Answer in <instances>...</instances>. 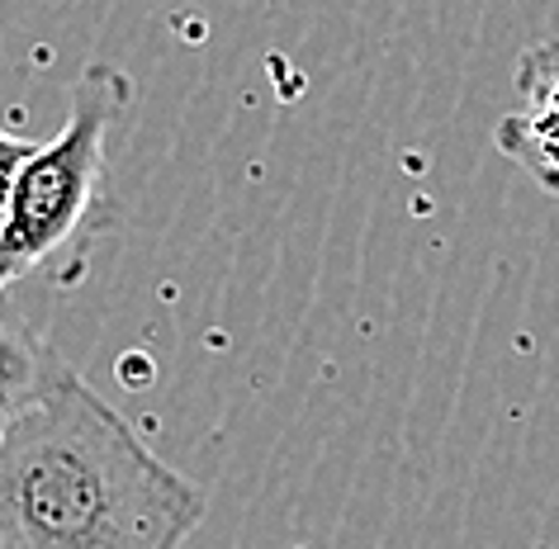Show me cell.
I'll use <instances>...</instances> for the list:
<instances>
[{"label":"cell","mask_w":559,"mask_h":549,"mask_svg":"<svg viewBox=\"0 0 559 549\" xmlns=\"http://www.w3.org/2000/svg\"><path fill=\"white\" fill-rule=\"evenodd\" d=\"M62 356L38 336L24 318L0 313V441L10 427L44 398V389L58 379Z\"/></svg>","instance_id":"4"},{"label":"cell","mask_w":559,"mask_h":549,"mask_svg":"<svg viewBox=\"0 0 559 549\" xmlns=\"http://www.w3.org/2000/svg\"><path fill=\"white\" fill-rule=\"evenodd\" d=\"M38 143H29V138H20V133H10V129H0V204H5V194H10V180H15V171L24 162H29V152Z\"/></svg>","instance_id":"5"},{"label":"cell","mask_w":559,"mask_h":549,"mask_svg":"<svg viewBox=\"0 0 559 549\" xmlns=\"http://www.w3.org/2000/svg\"><path fill=\"white\" fill-rule=\"evenodd\" d=\"M512 81H516L522 105L512 115H502L493 143L540 190L559 194V38L531 44L516 58Z\"/></svg>","instance_id":"3"},{"label":"cell","mask_w":559,"mask_h":549,"mask_svg":"<svg viewBox=\"0 0 559 549\" xmlns=\"http://www.w3.org/2000/svg\"><path fill=\"white\" fill-rule=\"evenodd\" d=\"M133 81L115 62H86L58 138L38 143L0 204V299L48 265L95 218L109 176V133L129 115Z\"/></svg>","instance_id":"2"},{"label":"cell","mask_w":559,"mask_h":549,"mask_svg":"<svg viewBox=\"0 0 559 549\" xmlns=\"http://www.w3.org/2000/svg\"><path fill=\"white\" fill-rule=\"evenodd\" d=\"M204 488L72 365L0 441V549H186Z\"/></svg>","instance_id":"1"}]
</instances>
